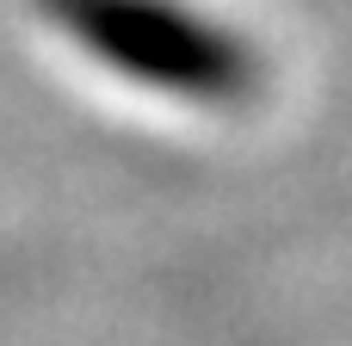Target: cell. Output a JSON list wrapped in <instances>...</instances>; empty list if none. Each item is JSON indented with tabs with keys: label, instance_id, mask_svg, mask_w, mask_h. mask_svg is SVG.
<instances>
[{
	"label": "cell",
	"instance_id": "obj_1",
	"mask_svg": "<svg viewBox=\"0 0 352 346\" xmlns=\"http://www.w3.org/2000/svg\"><path fill=\"white\" fill-rule=\"evenodd\" d=\"M37 6L93 62L148 93L192 105H235L260 87L254 50L186 0H37Z\"/></svg>",
	"mask_w": 352,
	"mask_h": 346
}]
</instances>
